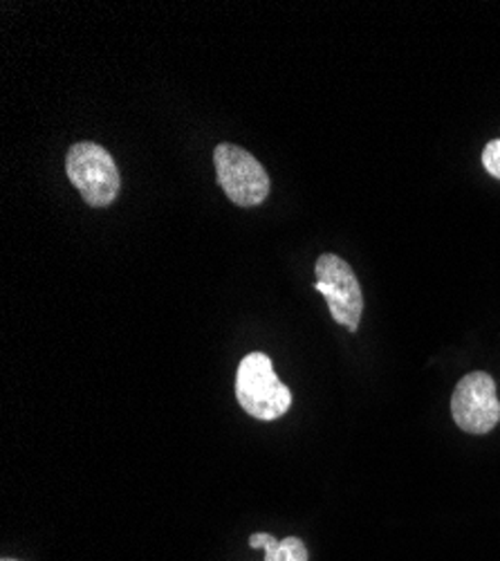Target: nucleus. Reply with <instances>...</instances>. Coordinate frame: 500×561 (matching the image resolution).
I'll return each instance as SVG.
<instances>
[{"label": "nucleus", "instance_id": "nucleus-5", "mask_svg": "<svg viewBox=\"0 0 500 561\" xmlns=\"http://www.w3.org/2000/svg\"><path fill=\"white\" fill-rule=\"evenodd\" d=\"M451 413L456 425L474 436L489 434L500 420L496 382L482 370L465 376L451 398Z\"/></svg>", "mask_w": 500, "mask_h": 561}, {"label": "nucleus", "instance_id": "nucleus-8", "mask_svg": "<svg viewBox=\"0 0 500 561\" xmlns=\"http://www.w3.org/2000/svg\"><path fill=\"white\" fill-rule=\"evenodd\" d=\"M3 561H16V559H3Z\"/></svg>", "mask_w": 500, "mask_h": 561}, {"label": "nucleus", "instance_id": "nucleus-7", "mask_svg": "<svg viewBox=\"0 0 500 561\" xmlns=\"http://www.w3.org/2000/svg\"><path fill=\"white\" fill-rule=\"evenodd\" d=\"M482 164L489 175L500 180V139H491V142L485 147Z\"/></svg>", "mask_w": 500, "mask_h": 561}, {"label": "nucleus", "instance_id": "nucleus-6", "mask_svg": "<svg viewBox=\"0 0 500 561\" xmlns=\"http://www.w3.org/2000/svg\"><path fill=\"white\" fill-rule=\"evenodd\" d=\"M249 546L265 550V561H307V548L296 537L279 541L267 533H256L252 535Z\"/></svg>", "mask_w": 500, "mask_h": 561}, {"label": "nucleus", "instance_id": "nucleus-3", "mask_svg": "<svg viewBox=\"0 0 500 561\" xmlns=\"http://www.w3.org/2000/svg\"><path fill=\"white\" fill-rule=\"evenodd\" d=\"M213 164L224 196L234 205L256 207L269 196V175L249 151L236 145H218Z\"/></svg>", "mask_w": 500, "mask_h": 561}, {"label": "nucleus", "instance_id": "nucleus-2", "mask_svg": "<svg viewBox=\"0 0 500 561\" xmlns=\"http://www.w3.org/2000/svg\"><path fill=\"white\" fill-rule=\"evenodd\" d=\"M66 171L77 192L90 207H108L117 201L121 180L113 156L95 145L79 142L66 156Z\"/></svg>", "mask_w": 500, "mask_h": 561}, {"label": "nucleus", "instance_id": "nucleus-1", "mask_svg": "<svg viewBox=\"0 0 500 561\" xmlns=\"http://www.w3.org/2000/svg\"><path fill=\"white\" fill-rule=\"evenodd\" d=\"M239 404L254 417L271 423L288 413L292 404L290 389L277 378L275 366L265 353H249L243 357L236 373Z\"/></svg>", "mask_w": 500, "mask_h": 561}, {"label": "nucleus", "instance_id": "nucleus-4", "mask_svg": "<svg viewBox=\"0 0 500 561\" xmlns=\"http://www.w3.org/2000/svg\"><path fill=\"white\" fill-rule=\"evenodd\" d=\"M314 288L328 301L333 319L354 333L363 312V295L352 267L337 254H322L314 263Z\"/></svg>", "mask_w": 500, "mask_h": 561}]
</instances>
